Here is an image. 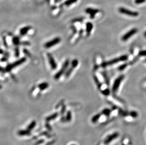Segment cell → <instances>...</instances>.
<instances>
[{"mask_svg":"<svg viewBox=\"0 0 146 145\" xmlns=\"http://www.w3.org/2000/svg\"><path fill=\"white\" fill-rule=\"evenodd\" d=\"M31 29V26H26L22 28H21L20 30V34L21 36H23L26 35L27 33L28 32L29 30Z\"/></svg>","mask_w":146,"mask_h":145,"instance_id":"7c38bea8","label":"cell"},{"mask_svg":"<svg viewBox=\"0 0 146 145\" xmlns=\"http://www.w3.org/2000/svg\"><path fill=\"white\" fill-rule=\"evenodd\" d=\"M128 56L127 55H122V56L116 58H115L114 59H112L110 60H109L108 61L104 62L102 64V67L103 68H105L107 67L112 66L115 64L118 63L119 62L124 61L125 60H127L128 59Z\"/></svg>","mask_w":146,"mask_h":145,"instance_id":"6da1fadb","label":"cell"},{"mask_svg":"<svg viewBox=\"0 0 146 145\" xmlns=\"http://www.w3.org/2000/svg\"><path fill=\"white\" fill-rule=\"evenodd\" d=\"M47 57H48V58L49 62L50 63V66L52 68V69L53 70H54L56 68H57V63H56L54 58H53L52 56L50 54V53H48L47 54Z\"/></svg>","mask_w":146,"mask_h":145,"instance_id":"30bf717a","label":"cell"},{"mask_svg":"<svg viewBox=\"0 0 146 145\" xmlns=\"http://www.w3.org/2000/svg\"><path fill=\"white\" fill-rule=\"evenodd\" d=\"M26 60V58H21L20 59L15 61V62H13L12 64H10L9 65H8L7 68H6V71L9 72L10 71H11V70H12L13 68H15L17 67L18 66L21 65V64L24 63L25 62Z\"/></svg>","mask_w":146,"mask_h":145,"instance_id":"5b68a950","label":"cell"},{"mask_svg":"<svg viewBox=\"0 0 146 145\" xmlns=\"http://www.w3.org/2000/svg\"><path fill=\"white\" fill-rule=\"evenodd\" d=\"M118 11L121 14L127 15L128 16L131 17H137L139 15V13L137 11H132L124 7L119 8Z\"/></svg>","mask_w":146,"mask_h":145,"instance_id":"7a4b0ae2","label":"cell"},{"mask_svg":"<svg viewBox=\"0 0 146 145\" xmlns=\"http://www.w3.org/2000/svg\"><path fill=\"white\" fill-rule=\"evenodd\" d=\"M4 71V69H3V68H2V67H0V72H3Z\"/></svg>","mask_w":146,"mask_h":145,"instance_id":"ffe728a7","label":"cell"},{"mask_svg":"<svg viewBox=\"0 0 146 145\" xmlns=\"http://www.w3.org/2000/svg\"><path fill=\"white\" fill-rule=\"evenodd\" d=\"M139 55L141 56H146V50L141 51L139 53Z\"/></svg>","mask_w":146,"mask_h":145,"instance_id":"d6986e66","label":"cell"},{"mask_svg":"<svg viewBox=\"0 0 146 145\" xmlns=\"http://www.w3.org/2000/svg\"><path fill=\"white\" fill-rule=\"evenodd\" d=\"M85 12H86V13L89 14L90 18L91 19H93L95 18V15L97 13L99 12V10H97V9L89 8H87V9H86Z\"/></svg>","mask_w":146,"mask_h":145,"instance_id":"ba28073f","label":"cell"},{"mask_svg":"<svg viewBox=\"0 0 146 145\" xmlns=\"http://www.w3.org/2000/svg\"><path fill=\"white\" fill-rule=\"evenodd\" d=\"M36 125V122L35 121H33L30 125L27 128V130H31Z\"/></svg>","mask_w":146,"mask_h":145,"instance_id":"e0dca14e","label":"cell"},{"mask_svg":"<svg viewBox=\"0 0 146 145\" xmlns=\"http://www.w3.org/2000/svg\"><path fill=\"white\" fill-rule=\"evenodd\" d=\"M138 32V29L137 28H133L128 32H127L126 34H125L122 37V40L123 42L129 40L130 37L133 36L134 34L137 33Z\"/></svg>","mask_w":146,"mask_h":145,"instance_id":"277c9868","label":"cell"},{"mask_svg":"<svg viewBox=\"0 0 146 145\" xmlns=\"http://www.w3.org/2000/svg\"><path fill=\"white\" fill-rule=\"evenodd\" d=\"M124 77L125 76L124 75H121L117 78H116L115 81L112 87V92L114 94L116 93L117 92L120 87V86L122 83V81L124 79Z\"/></svg>","mask_w":146,"mask_h":145,"instance_id":"3957f363","label":"cell"},{"mask_svg":"<svg viewBox=\"0 0 146 145\" xmlns=\"http://www.w3.org/2000/svg\"><path fill=\"white\" fill-rule=\"evenodd\" d=\"M61 41V38L59 37H57L54 38V39L49 41L47 43L45 44V47L46 48H50L54 46V45L58 44Z\"/></svg>","mask_w":146,"mask_h":145,"instance_id":"52a82bcc","label":"cell"},{"mask_svg":"<svg viewBox=\"0 0 146 145\" xmlns=\"http://www.w3.org/2000/svg\"><path fill=\"white\" fill-rule=\"evenodd\" d=\"M13 42L14 44L15 45H18L20 44V41L18 37H14L13 39Z\"/></svg>","mask_w":146,"mask_h":145,"instance_id":"2e32d148","label":"cell"},{"mask_svg":"<svg viewBox=\"0 0 146 145\" xmlns=\"http://www.w3.org/2000/svg\"><path fill=\"white\" fill-rule=\"evenodd\" d=\"M146 0H135L134 2L136 4H140L146 2Z\"/></svg>","mask_w":146,"mask_h":145,"instance_id":"ac0fdd59","label":"cell"},{"mask_svg":"<svg viewBox=\"0 0 146 145\" xmlns=\"http://www.w3.org/2000/svg\"></svg>","mask_w":146,"mask_h":145,"instance_id":"7402d4cb","label":"cell"},{"mask_svg":"<svg viewBox=\"0 0 146 145\" xmlns=\"http://www.w3.org/2000/svg\"><path fill=\"white\" fill-rule=\"evenodd\" d=\"M48 86L49 84H48V83H47V82H43V83H42L39 84V85H38L39 88L42 91L47 89L48 87Z\"/></svg>","mask_w":146,"mask_h":145,"instance_id":"4fadbf2b","label":"cell"},{"mask_svg":"<svg viewBox=\"0 0 146 145\" xmlns=\"http://www.w3.org/2000/svg\"><path fill=\"white\" fill-rule=\"evenodd\" d=\"M77 1L78 0H67L64 2V5L66 6H69L73 3H76Z\"/></svg>","mask_w":146,"mask_h":145,"instance_id":"5bb4252c","label":"cell"},{"mask_svg":"<svg viewBox=\"0 0 146 145\" xmlns=\"http://www.w3.org/2000/svg\"><path fill=\"white\" fill-rule=\"evenodd\" d=\"M144 37L146 38V31H145V32L144 33Z\"/></svg>","mask_w":146,"mask_h":145,"instance_id":"44dd1931","label":"cell"},{"mask_svg":"<svg viewBox=\"0 0 146 145\" xmlns=\"http://www.w3.org/2000/svg\"><path fill=\"white\" fill-rule=\"evenodd\" d=\"M93 28V24L90 22H88L86 24V32L88 36H89Z\"/></svg>","mask_w":146,"mask_h":145,"instance_id":"8fae6325","label":"cell"},{"mask_svg":"<svg viewBox=\"0 0 146 145\" xmlns=\"http://www.w3.org/2000/svg\"><path fill=\"white\" fill-rule=\"evenodd\" d=\"M78 60L77 59L73 60V62H72L71 67H70V68L69 69L67 72H66V77H69L70 76V75H71V74L73 71L74 68H76L77 67V66L78 65Z\"/></svg>","mask_w":146,"mask_h":145,"instance_id":"9c48e42d","label":"cell"},{"mask_svg":"<svg viewBox=\"0 0 146 145\" xmlns=\"http://www.w3.org/2000/svg\"><path fill=\"white\" fill-rule=\"evenodd\" d=\"M111 113V111L110 110V109H104L102 112V114L103 115H105V116H109L110 115Z\"/></svg>","mask_w":146,"mask_h":145,"instance_id":"9a60e30c","label":"cell"},{"mask_svg":"<svg viewBox=\"0 0 146 145\" xmlns=\"http://www.w3.org/2000/svg\"></svg>","mask_w":146,"mask_h":145,"instance_id":"603a6c76","label":"cell"},{"mask_svg":"<svg viewBox=\"0 0 146 145\" xmlns=\"http://www.w3.org/2000/svg\"><path fill=\"white\" fill-rule=\"evenodd\" d=\"M69 65V60L68 59L65 61L61 69L55 75L54 78L56 80H57L60 77H61V76L63 74V73L65 72V71L67 69V68H68Z\"/></svg>","mask_w":146,"mask_h":145,"instance_id":"8992f818","label":"cell"}]
</instances>
